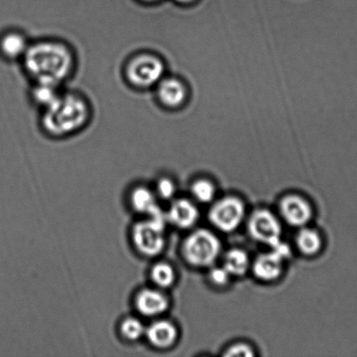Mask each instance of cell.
Segmentation results:
<instances>
[{"label": "cell", "instance_id": "obj_1", "mask_svg": "<svg viewBox=\"0 0 357 357\" xmlns=\"http://www.w3.org/2000/svg\"><path fill=\"white\" fill-rule=\"evenodd\" d=\"M24 68L34 83L61 86L75 68L71 49L61 42L43 40L30 45L23 57Z\"/></svg>", "mask_w": 357, "mask_h": 357}, {"label": "cell", "instance_id": "obj_2", "mask_svg": "<svg viewBox=\"0 0 357 357\" xmlns=\"http://www.w3.org/2000/svg\"><path fill=\"white\" fill-rule=\"evenodd\" d=\"M89 119V105L82 96L61 93L54 103L44 108L41 125L49 135L62 137L82 130Z\"/></svg>", "mask_w": 357, "mask_h": 357}, {"label": "cell", "instance_id": "obj_3", "mask_svg": "<svg viewBox=\"0 0 357 357\" xmlns=\"http://www.w3.org/2000/svg\"><path fill=\"white\" fill-rule=\"evenodd\" d=\"M221 248V243L215 234L199 229L185 238L182 244V255L192 267L206 268L214 264Z\"/></svg>", "mask_w": 357, "mask_h": 357}, {"label": "cell", "instance_id": "obj_4", "mask_svg": "<svg viewBox=\"0 0 357 357\" xmlns=\"http://www.w3.org/2000/svg\"><path fill=\"white\" fill-rule=\"evenodd\" d=\"M167 217L159 209L148 219L136 223L132 230V241L140 254L147 257H155L162 253L166 247L164 229Z\"/></svg>", "mask_w": 357, "mask_h": 357}, {"label": "cell", "instance_id": "obj_5", "mask_svg": "<svg viewBox=\"0 0 357 357\" xmlns=\"http://www.w3.org/2000/svg\"><path fill=\"white\" fill-rule=\"evenodd\" d=\"M164 64L156 55L142 54L135 56L125 68L128 82L136 89H146L156 86L164 75Z\"/></svg>", "mask_w": 357, "mask_h": 357}, {"label": "cell", "instance_id": "obj_6", "mask_svg": "<svg viewBox=\"0 0 357 357\" xmlns=\"http://www.w3.org/2000/svg\"><path fill=\"white\" fill-rule=\"evenodd\" d=\"M245 215L246 206L242 199L236 196H226L212 206L208 219L217 229L224 233H232L242 223Z\"/></svg>", "mask_w": 357, "mask_h": 357}, {"label": "cell", "instance_id": "obj_7", "mask_svg": "<svg viewBox=\"0 0 357 357\" xmlns=\"http://www.w3.org/2000/svg\"><path fill=\"white\" fill-rule=\"evenodd\" d=\"M247 230L254 241L271 248L282 241L281 223L268 209H257L252 213L248 219Z\"/></svg>", "mask_w": 357, "mask_h": 357}, {"label": "cell", "instance_id": "obj_8", "mask_svg": "<svg viewBox=\"0 0 357 357\" xmlns=\"http://www.w3.org/2000/svg\"><path fill=\"white\" fill-rule=\"evenodd\" d=\"M279 213L289 225L305 227L313 216L312 206L306 199L297 195L284 196L279 202Z\"/></svg>", "mask_w": 357, "mask_h": 357}, {"label": "cell", "instance_id": "obj_9", "mask_svg": "<svg viewBox=\"0 0 357 357\" xmlns=\"http://www.w3.org/2000/svg\"><path fill=\"white\" fill-rule=\"evenodd\" d=\"M135 305L142 316L156 317L169 309L170 301L160 289L147 288L140 290L136 295Z\"/></svg>", "mask_w": 357, "mask_h": 357}, {"label": "cell", "instance_id": "obj_10", "mask_svg": "<svg viewBox=\"0 0 357 357\" xmlns=\"http://www.w3.org/2000/svg\"><path fill=\"white\" fill-rule=\"evenodd\" d=\"M167 220L181 229H188L198 222L199 212L197 206L187 199H178L170 205Z\"/></svg>", "mask_w": 357, "mask_h": 357}, {"label": "cell", "instance_id": "obj_11", "mask_svg": "<svg viewBox=\"0 0 357 357\" xmlns=\"http://www.w3.org/2000/svg\"><path fill=\"white\" fill-rule=\"evenodd\" d=\"M145 335L154 347L166 349L170 348L177 342L178 331L171 321L157 320L146 328Z\"/></svg>", "mask_w": 357, "mask_h": 357}, {"label": "cell", "instance_id": "obj_12", "mask_svg": "<svg viewBox=\"0 0 357 357\" xmlns=\"http://www.w3.org/2000/svg\"><path fill=\"white\" fill-rule=\"evenodd\" d=\"M283 261L275 252L258 255L253 264L255 278L262 282H274L282 275Z\"/></svg>", "mask_w": 357, "mask_h": 357}, {"label": "cell", "instance_id": "obj_13", "mask_svg": "<svg viewBox=\"0 0 357 357\" xmlns=\"http://www.w3.org/2000/svg\"><path fill=\"white\" fill-rule=\"evenodd\" d=\"M156 86L157 98L164 107H180L187 98V90L184 84L178 79L163 78Z\"/></svg>", "mask_w": 357, "mask_h": 357}, {"label": "cell", "instance_id": "obj_14", "mask_svg": "<svg viewBox=\"0 0 357 357\" xmlns=\"http://www.w3.org/2000/svg\"><path fill=\"white\" fill-rule=\"evenodd\" d=\"M29 45L23 34L10 31L3 35L0 40V51L7 59H23Z\"/></svg>", "mask_w": 357, "mask_h": 357}, {"label": "cell", "instance_id": "obj_15", "mask_svg": "<svg viewBox=\"0 0 357 357\" xmlns=\"http://www.w3.org/2000/svg\"><path fill=\"white\" fill-rule=\"evenodd\" d=\"M131 203L136 212L145 213L147 215L159 209L156 203V194L150 188L139 185L133 189L131 194Z\"/></svg>", "mask_w": 357, "mask_h": 357}, {"label": "cell", "instance_id": "obj_16", "mask_svg": "<svg viewBox=\"0 0 357 357\" xmlns=\"http://www.w3.org/2000/svg\"><path fill=\"white\" fill-rule=\"evenodd\" d=\"M223 267L228 271L231 276L240 278L247 274L250 268V258L246 251L240 248H233L227 251L224 259Z\"/></svg>", "mask_w": 357, "mask_h": 357}, {"label": "cell", "instance_id": "obj_17", "mask_svg": "<svg viewBox=\"0 0 357 357\" xmlns=\"http://www.w3.org/2000/svg\"><path fill=\"white\" fill-rule=\"evenodd\" d=\"M296 246L300 253L312 257L319 253L323 247V240L316 230L303 227L296 234Z\"/></svg>", "mask_w": 357, "mask_h": 357}, {"label": "cell", "instance_id": "obj_18", "mask_svg": "<svg viewBox=\"0 0 357 357\" xmlns=\"http://www.w3.org/2000/svg\"><path fill=\"white\" fill-rule=\"evenodd\" d=\"M31 94L34 102L44 109L54 103L61 93L59 86L48 83H34Z\"/></svg>", "mask_w": 357, "mask_h": 357}, {"label": "cell", "instance_id": "obj_19", "mask_svg": "<svg viewBox=\"0 0 357 357\" xmlns=\"http://www.w3.org/2000/svg\"><path fill=\"white\" fill-rule=\"evenodd\" d=\"M150 278L157 288L168 289L176 282V272L173 266L169 264L157 262L150 271Z\"/></svg>", "mask_w": 357, "mask_h": 357}, {"label": "cell", "instance_id": "obj_20", "mask_svg": "<svg viewBox=\"0 0 357 357\" xmlns=\"http://www.w3.org/2000/svg\"><path fill=\"white\" fill-rule=\"evenodd\" d=\"M121 333L129 341H138L145 335L146 328L136 317L126 318L121 324Z\"/></svg>", "mask_w": 357, "mask_h": 357}, {"label": "cell", "instance_id": "obj_21", "mask_svg": "<svg viewBox=\"0 0 357 357\" xmlns=\"http://www.w3.org/2000/svg\"><path fill=\"white\" fill-rule=\"evenodd\" d=\"M191 194L198 202L210 203L214 199L216 188L212 181L199 178L191 185Z\"/></svg>", "mask_w": 357, "mask_h": 357}, {"label": "cell", "instance_id": "obj_22", "mask_svg": "<svg viewBox=\"0 0 357 357\" xmlns=\"http://www.w3.org/2000/svg\"><path fill=\"white\" fill-rule=\"evenodd\" d=\"M176 194V185L170 178L163 177L161 178L156 184V195L161 199H170Z\"/></svg>", "mask_w": 357, "mask_h": 357}, {"label": "cell", "instance_id": "obj_23", "mask_svg": "<svg viewBox=\"0 0 357 357\" xmlns=\"http://www.w3.org/2000/svg\"><path fill=\"white\" fill-rule=\"evenodd\" d=\"M231 275L225 268L213 267L209 272L210 282L218 287H224L228 284L230 282Z\"/></svg>", "mask_w": 357, "mask_h": 357}, {"label": "cell", "instance_id": "obj_24", "mask_svg": "<svg viewBox=\"0 0 357 357\" xmlns=\"http://www.w3.org/2000/svg\"><path fill=\"white\" fill-rule=\"evenodd\" d=\"M224 356L227 357H252L254 356V349L250 345L240 342V344L230 346Z\"/></svg>", "mask_w": 357, "mask_h": 357}, {"label": "cell", "instance_id": "obj_25", "mask_svg": "<svg viewBox=\"0 0 357 357\" xmlns=\"http://www.w3.org/2000/svg\"><path fill=\"white\" fill-rule=\"evenodd\" d=\"M271 248L272 251L275 252L276 255H279V257H281L282 260H288V259L291 257V248H290L288 244L282 243V241H279V243L276 244L275 246Z\"/></svg>", "mask_w": 357, "mask_h": 357}, {"label": "cell", "instance_id": "obj_26", "mask_svg": "<svg viewBox=\"0 0 357 357\" xmlns=\"http://www.w3.org/2000/svg\"><path fill=\"white\" fill-rule=\"evenodd\" d=\"M176 1L181 3H187L194 1V0H176Z\"/></svg>", "mask_w": 357, "mask_h": 357}, {"label": "cell", "instance_id": "obj_27", "mask_svg": "<svg viewBox=\"0 0 357 357\" xmlns=\"http://www.w3.org/2000/svg\"><path fill=\"white\" fill-rule=\"evenodd\" d=\"M141 1L146 2V3H153V2L159 1V0H141Z\"/></svg>", "mask_w": 357, "mask_h": 357}]
</instances>
